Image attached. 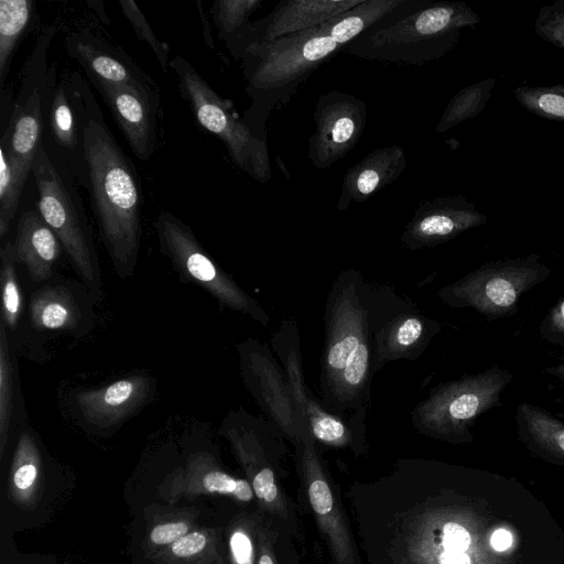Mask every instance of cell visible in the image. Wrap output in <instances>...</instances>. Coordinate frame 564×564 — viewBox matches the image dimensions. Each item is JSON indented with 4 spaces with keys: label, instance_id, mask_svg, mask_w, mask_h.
Wrapping results in <instances>:
<instances>
[{
    "label": "cell",
    "instance_id": "1",
    "mask_svg": "<svg viewBox=\"0 0 564 564\" xmlns=\"http://www.w3.org/2000/svg\"><path fill=\"white\" fill-rule=\"evenodd\" d=\"M362 564H562L564 545L530 492L442 462L399 459L345 492Z\"/></svg>",
    "mask_w": 564,
    "mask_h": 564
},
{
    "label": "cell",
    "instance_id": "2",
    "mask_svg": "<svg viewBox=\"0 0 564 564\" xmlns=\"http://www.w3.org/2000/svg\"><path fill=\"white\" fill-rule=\"evenodd\" d=\"M324 322L321 402L328 412L366 429L375 370L369 283L358 270L346 269L333 282Z\"/></svg>",
    "mask_w": 564,
    "mask_h": 564
},
{
    "label": "cell",
    "instance_id": "3",
    "mask_svg": "<svg viewBox=\"0 0 564 564\" xmlns=\"http://www.w3.org/2000/svg\"><path fill=\"white\" fill-rule=\"evenodd\" d=\"M87 185L99 235L120 279L133 275L142 239L143 192L135 166L123 152L96 100L85 139Z\"/></svg>",
    "mask_w": 564,
    "mask_h": 564
},
{
    "label": "cell",
    "instance_id": "4",
    "mask_svg": "<svg viewBox=\"0 0 564 564\" xmlns=\"http://www.w3.org/2000/svg\"><path fill=\"white\" fill-rule=\"evenodd\" d=\"M343 50L323 24L273 41L253 39L250 26L230 52L241 62L246 93L252 100L242 119L267 133L271 111L284 106L314 70Z\"/></svg>",
    "mask_w": 564,
    "mask_h": 564
},
{
    "label": "cell",
    "instance_id": "5",
    "mask_svg": "<svg viewBox=\"0 0 564 564\" xmlns=\"http://www.w3.org/2000/svg\"><path fill=\"white\" fill-rule=\"evenodd\" d=\"M478 22L465 2L402 0L343 51L367 61L422 65L448 53L459 32Z\"/></svg>",
    "mask_w": 564,
    "mask_h": 564
},
{
    "label": "cell",
    "instance_id": "6",
    "mask_svg": "<svg viewBox=\"0 0 564 564\" xmlns=\"http://www.w3.org/2000/svg\"><path fill=\"white\" fill-rule=\"evenodd\" d=\"M32 173L39 193V213L56 235L91 300L98 304L102 299L99 258L77 181L43 143L35 154Z\"/></svg>",
    "mask_w": 564,
    "mask_h": 564
},
{
    "label": "cell",
    "instance_id": "7",
    "mask_svg": "<svg viewBox=\"0 0 564 564\" xmlns=\"http://www.w3.org/2000/svg\"><path fill=\"white\" fill-rule=\"evenodd\" d=\"M218 432L230 445L250 482L259 509L278 519L293 538L299 536L296 512L281 482L285 475L284 438L267 420L243 408L230 410Z\"/></svg>",
    "mask_w": 564,
    "mask_h": 564
},
{
    "label": "cell",
    "instance_id": "8",
    "mask_svg": "<svg viewBox=\"0 0 564 564\" xmlns=\"http://www.w3.org/2000/svg\"><path fill=\"white\" fill-rule=\"evenodd\" d=\"M513 379L509 370L491 366L473 375L440 383L411 412L415 430L451 444L474 440L470 427L484 413L501 406V395Z\"/></svg>",
    "mask_w": 564,
    "mask_h": 564
},
{
    "label": "cell",
    "instance_id": "9",
    "mask_svg": "<svg viewBox=\"0 0 564 564\" xmlns=\"http://www.w3.org/2000/svg\"><path fill=\"white\" fill-rule=\"evenodd\" d=\"M171 69L199 126L224 142L238 169L259 183H267L272 174L267 133L240 118L231 101L219 96L184 57L171 59Z\"/></svg>",
    "mask_w": 564,
    "mask_h": 564
},
{
    "label": "cell",
    "instance_id": "10",
    "mask_svg": "<svg viewBox=\"0 0 564 564\" xmlns=\"http://www.w3.org/2000/svg\"><path fill=\"white\" fill-rule=\"evenodd\" d=\"M552 270L533 253L489 261L438 290L449 307L473 308L489 321L513 315L520 299L543 283Z\"/></svg>",
    "mask_w": 564,
    "mask_h": 564
},
{
    "label": "cell",
    "instance_id": "11",
    "mask_svg": "<svg viewBox=\"0 0 564 564\" xmlns=\"http://www.w3.org/2000/svg\"><path fill=\"white\" fill-rule=\"evenodd\" d=\"M154 229L160 252L171 261L182 282L202 288L223 306L263 326L270 324L261 304L213 260L182 219L169 210H160Z\"/></svg>",
    "mask_w": 564,
    "mask_h": 564
},
{
    "label": "cell",
    "instance_id": "12",
    "mask_svg": "<svg viewBox=\"0 0 564 564\" xmlns=\"http://www.w3.org/2000/svg\"><path fill=\"white\" fill-rule=\"evenodd\" d=\"M294 447L304 497L332 564H362L344 501L335 490L310 429Z\"/></svg>",
    "mask_w": 564,
    "mask_h": 564
},
{
    "label": "cell",
    "instance_id": "13",
    "mask_svg": "<svg viewBox=\"0 0 564 564\" xmlns=\"http://www.w3.org/2000/svg\"><path fill=\"white\" fill-rule=\"evenodd\" d=\"M369 322L375 373L390 361L417 359L442 329L438 321L425 316L393 289L371 284Z\"/></svg>",
    "mask_w": 564,
    "mask_h": 564
},
{
    "label": "cell",
    "instance_id": "14",
    "mask_svg": "<svg viewBox=\"0 0 564 564\" xmlns=\"http://www.w3.org/2000/svg\"><path fill=\"white\" fill-rule=\"evenodd\" d=\"M55 28H46L25 63L20 90L0 144L3 145L23 174L29 177L35 154L42 143L45 106L55 79V70L47 66V48L55 36Z\"/></svg>",
    "mask_w": 564,
    "mask_h": 564
},
{
    "label": "cell",
    "instance_id": "15",
    "mask_svg": "<svg viewBox=\"0 0 564 564\" xmlns=\"http://www.w3.org/2000/svg\"><path fill=\"white\" fill-rule=\"evenodd\" d=\"M271 344L285 372L293 398L305 415L316 444L337 449L348 448L355 455L366 453V429L328 412L308 389L304 378L296 321L283 319L273 333Z\"/></svg>",
    "mask_w": 564,
    "mask_h": 564
},
{
    "label": "cell",
    "instance_id": "16",
    "mask_svg": "<svg viewBox=\"0 0 564 564\" xmlns=\"http://www.w3.org/2000/svg\"><path fill=\"white\" fill-rule=\"evenodd\" d=\"M95 95L80 73L65 75L51 87L45 106L42 143L87 185L86 127Z\"/></svg>",
    "mask_w": 564,
    "mask_h": 564
},
{
    "label": "cell",
    "instance_id": "17",
    "mask_svg": "<svg viewBox=\"0 0 564 564\" xmlns=\"http://www.w3.org/2000/svg\"><path fill=\"white\" fill-rule=\"evenodd\" d=\"M237 354L245 387L263 411L267 421L284 440L295 445L310 425L293 398L281 364L256 338L240 341Z\"/></svg>",
    "mask_w": 564,
    "mask_h": 564
},
{
    "label": "cell",
    "instance_id": "18",
    "mask_svg": "<svg viewBox=\"0 0 564 564\" xmlns=\"http://www.w3.org/2000/svg\"><path fill=\"white\" fill-rule=\"evenodd\" d=\"M155 390L156 382L150 375L134 372L105 386L75 390L69 406L83 429L107 435L149 404Z\"/></svg>",
    "mask_w": 564,
    "mask_h": 564
},
{
    "label": "cell",
    "instance_id": "19",
    "mask_svg": "<svg viewBox=\"0 0 564 564\" xmlns=\"http://www.w3.org/2000/svg\"><path fill=\"white\" fill-rule=\"evenodd\" d=\"M315 131L308 139V160L327 169L345 158L359 142L367 123V105L351 94L332 90L318 97Z\"/></svg>",
    "mask_w": 564,
    "mask_h": 564
},
{
    "label": "cell",
    "instance_id": "20",
    "mask_svg": "<svg viewBox=\"0 0 564 564\" xmlns=\"http://www.w3.org/2000/svg\"><path fill=\"white\" fill-rule=\"evenodd\" d=\"M93 304L86 286L73 281L50 282L30 296V324L40 333H64L79 338L94 325Z\"/></svg>",
    "mask_w": 564,
    "mask_h": 564
},
{
    "label": "cell",
    "instance_id": "21",
    "mask_svg": "<svg viewBox=\"0 0 564 564\" xmlns=\"http://www.w3.org/2000/svg\"><path fill=\"white\" fill-rule=\"evenodd\" d=\"M104 98L134 155L149 160L156 148L160 89L93 84Z\"/></svg>",
    "mask_w": 564,
    "mask_h": 564
},
{
    "label": "cell",
    "instance_id": "22",
    "mask_svg": "<svg viewBox=\"0 0 564 564\" xmlns=\"http://www.w3.org/2000/svg\"><path fill=\"white\" fill-rule=\"evenodd\" d=\"M487 219L474 203L462 195L425 200L405 226L401 245L409 250L435 247L486 224Z\"/></svg>",
    "mask_w": 564,
    "mask_h": 564
},
{
    "label": "cell",
    "instance_id": "23",
    "mask_svg": "<svg viewBox=\"0 0 564 564\" xmlns=\"http://www.w3.org/2000/svg\"><path fill=\"white\" fill-rule=\"evenodd\" d=\"M160 491L164 498L172 500L202 495L224 496L240 503L256 500L246 478L229 474L212 452L202 449L189 454L184 466L166 475Z\"/></svg>",
    "mask_w": 564,
    "mask_h": 564
},
{
    "label": "cell",
    "instance_id": "24",
    "mask_svg": "<svg viewBox=\"0 0 564 564\" xmlns=\"http://www.w3.org/2000/svg\"><path fill=\"white\" fill-rule=\"evenodd\" d=\"M65 48L86 72L91 84L132 85L160 89L121 47L111 44L100 34L89 30L70 33Z\"/></svg>",
    "mask_w": 564,
    "mask_h": 564
},
{
    "label": "cell",
    "instance_id": "25",
    "mask_svg": "<svg viewBox=\"0 0 564 564\" xmlns=\"http://www.w3.org/2000/svg\"><path fill=\"white\" fill-rule=\"evenodd\" d=\"M361 0H285L260 20L251 22V36L273 41L322 25L359 4Z\"/></svg>",
    "mask_w": 564,
    "mask_h": 564
},
{
    "label": "cell",
    "instance_id": "26",
    "mask_svg": "<svg viewBox=\"0 0 564 564\" xmlns=\"http://www.w3.org/2000/svg\"><path fill=\"white\" fill-rule=\"evenodd\" d=\"M405 152L400 145L378 148L352 165L341 183L337 209L364 203L394 182L405 170Z\"/></svg>",
    "mask_w": 564,
    "mask_h": 564
},
{
    "label": "cell",
    "instance_id": "27",
    "mask_svg": "<svg viewBox=\"0 0 564 564\" xmlns=\"http://www.w3.org/2000/svg\"><path fill=\"white\" fill-rule=\"evenodd\" d=\"M11 242L15 262L25 267L32 281L41 283L52 279L62 246L39 210L21 215Z\"/></svg>",
    "mask_w": 564,
    "mask_h": 564
},
{
    "label": "cell",
    "instance_id": "28",
    "mask_svg": "<svg viewBox=\"0 0 564 564\" xmlns=\"http://www.w3.org/2000/svg\"><path fill=\"white\" fill-rule=\"evenodd\" d=\"M516 424L519 440L534 454L564 463V422L545 409L528 402L518 404Z\"/></svg>",
    "mask_w": 564,
    "mask_h": 564
},
{
    "label": "cell",
    "instance_id": "29",
    "mask_svg": "<svg viewBox=\"0 0 564 564\" xmlns=\"http://www.w3.org/2000/svg\"><path fill=\"white\" fill-rule=\"evenodd\" d=\"M43 479V462L37 442L24 430L17 442L8 478L10 499L23 508H32L39 500Z\"/></svg>",
    "mask_w": 564,
    "mask_h": 564
},
{
    "label": "cell",
    "instance_id": "30",
    "mask_svg": "<svg viewBox=\"0 0 564 564\" xmlns=\"http://www.w3.org/2000/svg\"><path fill=\"white\" fill-rule=\"evenodd\" d=\"M402 0H361L350 10L323 23L325 31L344 48L386 17Z\"/></svg>",
    "mask_w": 564,
    "mask_h": 564
},
{
    "label": "cell",
    "instance_id": "31",
    "mask_svg": "<svg viewBox=\"0 0 564 564\" xmlns=\"http://www.w3.org/2000/svg\"><path fill=\"white\" fill-rule=\"evenodd\" d=\"M217 531L194 529L166 549L153 555L159 564H212L219 563Z\"/></svg>",
    "mask_w": 564,
    "mask_h": 564
},
{
    "label": "cell",
    "instance_id": "32",
    "mask_svg": "<svg viewBox=\"0 0 564 564\" xmlns=\"http://www.w3.org/2000/svg\"><path fill=\"white\" fill-rule=\"evenodd\" d=\"M293 536L274 517L256 512V564H297Z\"/></svg>",
    "mask_w": 564,
    "mask_h": 564
},
{
    "label": "cell",
    "instance_id": "33",
    "mask_svg": "<svg viewBox=\"0 0 564 564\" xmlns=\"http://www.w3.org/2000/svg\"><path fill=\"white\" fill-rule=\"evenodd\" d=\"M18 375L10 334L0 319V457L3 456L19 395Z\"/></svg>",
    "mask_w": 564,
    "mask_h": 564
},
{
    "label": "cell",
    "instance_id": "34",
    "mask_svg": "<svg viewBox=\"0 0 564 564\" xmlns=\"http://www.w3.org/2000/svg\"><path fill=\"white\" fill-rule=\"evenodd\" d=\"M31 0L0 1V86L3 88L14 50L30 25Z\"/></svg>",
    "mask_w": 564,
    "mask_h": 564
},
{
    "label": "cell",
    "instance_id": "35",
    "mask_svg": "<svg viewBox=\"0 0 564 564\" xmlns=\"http://www.w3.org/2000/svg\"><path fill=\"white\" fill-rule=\"evenodd\" d=\"M496 78L474 83L455 94L445 107L435 131L447 132L467 119L477 117L486 107L495 88Z\"/></svg>",
    "mask_w": 564,
    "mask_h": 564
},
{
    "label": "cell",
    "instance_id": "36",
    "mask_svg": "<svg viewBox=\"0 0 564 564\" xmlns=\"http://www.w3.org/2000/svg\"><path fill=\"white\" fill-rule=\"evenodd\" d=\"M262 0H216L210 9L214 24L226 47H230L245 35L251 22V14Z\"/></svg>",
    "mask_w": 564,
    "mask_h": 564
},
{
    "label": "cell",
    "instance_id": "37",
    "mask_svg": "<svg viewBox=\"0 0 564 564\" xmlns=\"http://www.w3.org/2000/svg\"><path fill=\"white\" fill-rule=\"evenodd\" d=\"M28 181L9 151L0 144V237H4L17 214Z\"/></svg>",
    "mask_w": 564,
    "mask_h": 564
},
{
    "label": "cell",
    "instance_id": "38",
    "mask_svg": "<svg viewBox=\"0 0 564 564\" xmlns=\"http://www.w3.org/2000/svg\"><path fill=\"white\" fill-rule=\"evenodd\" d=\"M0 280L2 307L1 317L8 333L14 330L22 313V294L19 284V278L15 269L12 242H6L0 249Z\"/></svg>",
    "mask_w": 564,
    "mask_h": 564
},
{
    "label": "cell",
    "instance_id": "39",
    "mask_svg": "<svg viewBox=\"0 0 564 564\" xmlns=\"http://www.w3.org/2000/svg\"><path fill=\"white\" fill-rule=\"evenodd\" d=\"M513 96L530 112L564 121V85L519 86L513 90Z\"/></svg>",
    "mask_w": 564,
    "mask_h": 564
},
{
    "label": "cell",
    "instance_id": "40",
    "mask_svg": "<svg viewBox=\"0 0 564 564\" xmlns=\"http://www.w3.org/2000/svg\"><path fill=\"white\" fill-rule=\"evenodd\" d=\"M119 6L121 8V12L132 26L137 37L145 42L151 47L162 72L167 73L169 69H171L169 44L156 36L143 12L135 2L130 0H120Z\"/></svg>",
    "mask_w": 564,
    "mask_h": 564
},
{
    "label": "cell",
    "instance_id": "41",
    "mask_svg": "<svg viewBox=\"0 0 564 564\" xmlns=\"http://www.w3.org/2000/svg\"><path fill=\"white\" fill-rule=\"evenodd\" d=\"M534 29L541 39L564 48V0L542 7L536 15Z\"/></svg>",
    "mask_w": 564,
    "mask_h": 564
},
{
    "label": "cell",
    "instance_id": "42",
    "mask_svg": "<svg viewBox=\"0 0 564 564\" xmlns=\"http://www.w3.org/2000/svg\"><path fill=\"white\" fill-rule=\"evenodd\" d=\"M191 527L192 521L184 518H176L156 523L152 527L147 536V545L150 547V554L154 555L173 544L175 541L192 531Z\"/></svg>",
    "mask_w": 564,
    "mask_h": 564
},
{
    "label": "cell",
    "instance_id": "43",
    "mask_svg": "<svg viewBox=\"0 0 564 564\" xmlns=\"http://www.w3.org/2000/svg\"><path fill=\"white\" fill-rule=\"evenodd\" d=\"M539 330L544 340L564 347V299L547 312Z\"/></svg>",
    "mask_w": 564,
    "mask_h": 564
},
{
    "label": "cell",
    "instance_id": "44",
    "mask_svg": "<svg viewBox=\"0 0 564 564\" xmlns=\"http://www.w3.org/2000/svg\"><path fill=\"white\" fill-rule=\"evenodd\" d=\"M251 520L239 523L230 536L231 553L238 564H250L253 560L252 540H250V533L248 530L250 528Z\"/></svg>",
    "mask_w": 564,
    "mask_h": 564
},
{
    "label": "cell",
    "instance_id": "45",
    "mask_svg": "<svg viewBox=\"0 0 564 564\" xmlns=\"http://www.w3.org/2000/svg\"><path fill=\"white\" fill-rule=\"evenodd\" d=\"M197 6H198V12H199V18H200V21H202V24L204 26V30H203V34H204V37H205V42L207 43V45L210 47V48H215V45H214V41H213V37L210 35V29H209V23L204 14V11L202 9V4L199 1L196 2Z\"/></svg>",
    "mask_w": 564,
    "mask_h": 564
},
{
    "label": "cell",
    "instance_id": "46",
    "mask_svg": "<svg viewBox=\"0 0 564 564\" xmlns=\"http://www.w3.org/2000/svg\"><path fill=\"white\" fill-rule=\"evenodd\" d=\"M543 372L550 377L564 381V362L546 367Z\"/></svg>",
    "mask_w": 564,
    "mask_h": 564
},
{
    "label": "cell",
    "instance_id": "47",
    "mask_svg": "<svg viewBox=\"0 0 564 564\" xmlns=\"http://www.w3.org/2000/svg\"><path fill=\"white\" fill-rule=\"evenodd\" d=\"M557 402L564 408V400L557 399Z\"/></svg>",
    "mask_w": 564,
    "mask_h": 564
}]
</instances>
